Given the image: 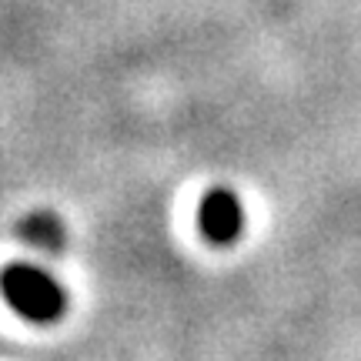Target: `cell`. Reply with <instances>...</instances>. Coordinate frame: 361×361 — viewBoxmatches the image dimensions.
I'll use <instances>...</instances> for the list:
<instances>
[{
  "mask_svg": "<svg viewBox=\"0 0 361 361\" xmlns=\"http://www.w3.org/2000/svg\"><path fill=\"white\" fill-rule=\"evenodd\" d=\"M4 288V301L11 305L20 318L34 324H51L61 322L67 311V291L51 278L44 268L34 264H11L0 278Z\"/></svg>",
  "mask_w": 361,
  "mask_h": 361,
  "instance_id": "1",
  "label": "cell"
},
{
  "mask_svg": "<svg viewBox=\"0 0 361 361\" xmlns=\"http://www.w3.org/2000/svg\"><path fill=\"white\" fill-rule=\"evenodd\" d=\"M20 238L30 247H40V251H61L67 241V231H64V221L57 218V214L37 211V214L20 221Z\"/></svg>",
  "mask_w": 361,
  "mask_h": 361,
  "instance_id": "3",
  "label": "cell"
},
{
  "mask_svg": "<svg viewBox=\"0 0 361 361\" xmlns=\"http://www.w3.org/2000/svg\"><path fill=\"white\" fill-rule=\"evenodd\" d=\"M197 224L211 245L228 247L245 234V207L238 201V194L228 188H214L204 194L201 211H197Z\"/></svg>",
  "mask_w": 361,
  "mask_h": 361,
  "instance_id": "2",
  "label": "cell"
}]
</instances>
